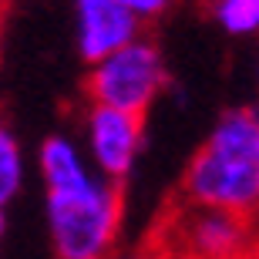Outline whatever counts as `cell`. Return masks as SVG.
Masks as SVG:
<instances>
[{
    "label": "cell",
    "mask_w": 259,
    "mask_h": 259,
    "mask_svg": "<svg viewBox=\"0 0 259 259\" xmlns=\"http://www.w3.org/2000/svg\"><path fill=\"white\" fill-rule=\"evenodd\" d=\"M179 195L195 205L259 215V108H229L185 165Z\"/></svg>",
    "instance_id": "cell-1"
},
{
    "label": "cell",
    "mask_w": 259,
    "mask_h": 259,
    "mask_svg": "<svg viewBox=\"0 0 259 259\" xmlns=\"http://www.w3.org/2000/svg\"><path fill=\"white\" fill-rule=\"evenodd\" d=\"M125 199L121 182L84 175L64 189H48V229L54 259H115Z\"/></svg>",
    "instance_id": "cell-2"
},
{
    "label": "cell",
    "mask_w": 259,
    "mask_h": 259,
    "mask_svg": "<svg viewBox=\"0 0 259 259\" xmlns=\"http://www.w3.org/2000/svg\"><path fill=\"white\" fill-rule=\"evenodd\" d=\"M256 242L252 219L179 195L155 222L145 249L158 259H246Z\"/></svg>",
    "instance_id": "cell-3"
},
{
    "label": "cell",
    "mask_w": 259,
    "mask_h": 259,
    "mask_svg": "<svg viewBox=\"0 0 259 259\" xmlns=\"http://www.w3.org/2000/svg\"><path fill=\"white\" fill-rule=\"evenodd\" d=\"M165 84H168V71L158 44L152 37H138L128 48L115 51L111 58L91 64L84 88L91 105H108L145 118V111L158 101Z\"/></svg>",
    "instance_id": "cell-4"
},
{
    "label": "cell",
    "mask_w": 259,
    "mask_h": 259,
    "mask_svg": "<svg viewBox=\"0 0 259 259\" xmlns=\"http://www.w3.org/2000/svg\"><path fill=\"white\" fill-rule=\"evenodd\" d=\"M84 142L98 175L125 182L145 142V118L108 105H91L84 115Z\"/></svg>",
    "instance_id": "cell-5"
},
{
    "label": "cell",
    "mask_w": 259,
    "mask_h": 259,
    "mask_svg": "<svg viewBox=\"0 0 259 259\" xmlns=\"http://www.w3.org/2000/svg\"><path fill=\"white\" fill-rule=\"evenodd\" d=\"M138 37H145V20L118 0H74V40L84 64L111 58Z\"/></svg>",
    "instance_id": "cell-6"
},
{
    "label": "cell",
    "mask_w": 259,
    "mask_h": 259,
    "mask_svg": "<svg viewBox=\"0 0 259 259\" xmlns=\"http://www.w3.org/2000/svg\"><path fill=\"white\" fill-rule=\"evenodd\" d=\"M40 175H44L48 189H64V185H74L84 175H91V168H88L84 155H81L74 138L51 135L40 145Z\"/></svg>",
    "instance_id": "cell-7"
},
{
    "label": "cell",
    "mask_w": 259,
    "mask_h": 259,
    "mask_svg": "<svg viewBox=\"0 0 259 259\" xmlns=\"http://www.w3.org/2000/svg\"><path fill=\"white\" fill-rule=\"evenodd\" d=\"M202 7L232 37H259V0H202Z\"/></svg>",
    "instance_id": "cell-8"
},
{
    "label": "cell",
    "mask_w": 259,
    "mask_h": 259,
    "mask_svg": "<svg viewBox=\"0 0 259 259\" xmlns=\"http://www.w3.org/2000/svg\"><path fill=\"white\" fill-rule=\"evenodd\" d=\"M20 182H24L20 145H17V138H14L7 128H0V209L20 192Z\"/></svg>",
    "instance_id": "cell-9"
},
{
    "label": "cell",
    "mask_w": 259,
    "mask_h": 259,
    "mask_svg": "<svg viewBox=\"0 0 259 259\" xmlns=\"http://www.w3.org/2000/svg\"><path fill=\"white\" fill-rule=\"evenodd\" d=\"M118 4H121V7H128L135 17H142L145 24H148V20H158V17H162L172 0H118Z\"/></svg>",
    "instance_id": "cell-10"
},
{
    "label": "cell",
    "mask_w": 259,
    "mask_h": 259,
    "mask_svg": "<svg viewBox=\"0 0 259 259\" xmlns=\"http://www.w3.org/2000/svg\"><path fill=\"white\" fill-rule=\"evenodd\" d=\"M115 259H158V256H152L148 249H142V252H125V256H115Z\"/></svg>",
    "instance_id": "cell-11"
},
{
    "label": "cell",
    "mask_w": 259,
    "mask_h": 259,
    "mask_svg": "<svg viewBox=\"0 0 259 259\" xmlns=\"http://www.w3.org/2000/svg\"><path fill=\"white\" fill-rule=\"evenodd\" d=\"M0 54H4V14H0Z\"/></svg>",
    "instance_id": "cell-12"
},
{
    "label": "cell",
    "mask_w": 259,
    "mask_h": 259,
    "mask_svg": "<svg viewBox=\"0 0 259 259\" xmlns=\"http://www.w3.org/2000/svg\"><path fill=\"white\" fill-rule=\"evenodd\" d=\"M246 259H259V242H256V249H252V252H249Z\"/></svg>",
    "instance_id": "cell-13"
},
{
    "label": "cell",
    "mask_w": 259,
    "mask_h": 259,
    "mask_svg": "<svg viewBox=\"0 0 259 259\" xmlns=\"http://www.w3.org/2000/svg\"><path fill=\"white\" fill-rule=\"evenodd\" d=\"M0 239H4V209H0Z\"/></svg>",
    "instance_id": "cell-14"
},
{
    "label": "cell",
    "mask_w": 259,
    "mask_h": 259,
    "mask_svg": "<svg viewBox=\"0 0 259 259\" xmlns=\"http://www.w3.org/2000/svg\"><path fill=\"white\" fill-rule=\"evenodd\" d=\"M7 7H10V0H0V14H4Z\"/></svg>",
    "instance_id": "cell-15"
},
{
    "label": "cell",
    "mask_w": 259,
    "mask_h": 259,
    "mask_svg": "<svg viewBox=\"0 0 259 259\" xmlns=\"http://www.w3.org/2000/svg\"><path fill=\"white\" fill-rule=\"evenodd\" d=\"M0 128H4V125H0Z\"/></svg>",
    "instance_id": "cell-16"
}]
</instances>
